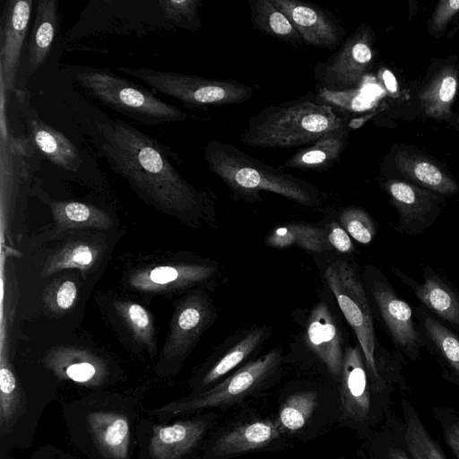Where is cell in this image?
I'll use <instances>...</instances> for the list:
<instances>
[{"label":"cell","instance_id":"6da1fadb","mask_svg":"<svg viewBox=\"0 0 459 459\" xmlns=\"http://www.w3.org/2000/svg\"><path fill=\"white\" fill-rule=\"evenodd\" d=\"M83 100L79 99L74 108L82 130L139 197L187 226L217 228L215 195L190 184L170 161L166 146Z\"/></svg>","mask_w":459,"mask_h":459},{"label":"cell","instance_id":"7a4b0ae2","mask_svg":"<svg viewBox=\"0 0 459 459\" xmlns=\"http://www.w3.org/2000/svg\"><path fill=\"white\" fill-rule=\"evenodd\" d=\"M145 387L124 393L98 390L62 401L73 446L89 459H133Z\"/></svg>","mask_w":459,"mask_h":459},{"label":"cell","instance_id":"3957f363","mask_svg":"<svg viewBox=\"0 0 459 459\" xmlns=\"http://www.w3.org/2000/svg\"><path fill=\"white\" fill-rule=\"evenodd\" d=\"M204 158L211 172L230 189L234 198L247 203L263 201L260 192L279 195L306 207L320 206L325 194L316 185L265 163L235 145L210 140Z\"/></svg>","mask_w":459,"mask_h":459},{"label":"cell","instance_id":"277c9868","mask_svg":"<svg viewBox=\"0 0 459 459\" xmlns=\"http://www.w3.org/2000/svg\"><path fill=\"white\" fill-rule=\"evenodd\" d=\"M349 123L335 108L300 98L261 109L249 119L239 140L254 148L305 147Z\"/></svg>","mask_w":459,"mask_h":459},{"label":"cell","instance_id":"5b68a950","mask_svg":"<svg viewBox=\"0 0 459 459\" xmlns=\"http://www.w3.org/2000/svg\"><path fill=\"white\" fill-rule=\"evenodd\" d=\"M68 74L88 96L143 125L184 121L187 114L108 69L69 66Z\"/></svg>","mask_w":459,"mask_h":459},{"label":"cell","instance_id":"8992f818","mask_svg":"<svg viewBox=\"0 0 459 459\" xmlns=\"http://www.w3.org/2000/svg\"><path fill=\"white\" fill-rule=\"evenodd\" d=\"M325 277L342 315L356 334L370 383L380 391L385 386L379 368L382 349L377 348L373 313L362 275L347 261L337 260L326 267Z\"/></svg>","mask_w":459,"mask_h":459},{"label":"cell","instance_id":"52a82bcc","mask_svg":"<svg viewBox=\"0 0 459 459\" xmlns=\"http://www.w3.org/2000/svg\"><path fill=\"white\" fill-rule=\"evenodd\" d=\"M117 69L191 108L241 104L254 95L252 87L235 80L210 79L145 67L118 66Z\"/></svg>","mask_w":459,"mask_h":459},{"label":"cell","instance_id":"ba28073f","mask_svg":"<svg viewBox=\"0 0 459 459\" xmlns=\"http://www.w3.org/2000/svg\"><path fill=\"white\" fill-rule=\"evenodd\" d=\"M281 359V350L274 348L264 355L245 363L210 389L194 393L159 408H144L143 412L160 423H169L177 416L231 403L255 390L274 374L280 368Z\"/></svg>","mask_w":459,"mask_h":459},{"label":"cell","instance_id":"9c48e42d","mask_svg":"<svg viewBox=\"0 0 459 459\" xmlns=\"http://www.w3.org/2000/svg\"><path fill=\"white\" fill-rule=\"evenodd\" d=\"M362 280L372 313L377 314L396 351L411 361L418 360L425 341L410 304L375 265L365 266Z\"/></svg>","mask_w":459,"mask_h":459},{"label":"cell","instance_id":"30bf717a","mask_svg":"<svg viewBox=\"0 0 459 459\" xmlns=\"http://www.w3.org/2000/svg\"><path fill=\"white\" fill-rule=\"evenodd\" d=\"M217 316L218 309L205 290L192 291L181 299L160 352L157 373L160 376L172 374V367L189 354Z\"/></svg>","mask_w":459,"mask_h":459},{"label":"cell","instance_id":"8fae6325","mask_svg":"<svg viewBox=\"0 0 459 459\" xmlns=\"http://www.w3.org/2000/svg\"><path fill=\"white\" fill-rule=\"evenodd\" d=\"M374 57V33L369 26L360 24L328 59L316 63L314 71L317 89L358 90Z\"/></svg>","mask_w":459,"mask_h":459},{"label":"cell","instance_id":"7c38bea8","mask_svg":"<svg viewBox=\"0 0 459 459\" xmlns=\"http://www.w3.org/2000/svg\"><path fill=\"white\" fill-rule=\"evenodd\" d=\"M208 426L203 418L160 423L144 413L135 430L137 459H187Z\"/></svg>","mask_w":459,"mask_h":459},{"label":"cell","instance_id":"4fadbf2b","mask_svg":"<svg viewBox=\"0 0 459 459\" xmlns=\"http://www.w3.org/2000/svg\"><path fill=\"white\" fill-rule=\"evenodd\" d=\"M223 279L217 262L199 259L137 270L129 276L128 284L133 290L152 293L212 290Z\"/></svg>","mask_w":459,"mask_h":459},{"label":"cell","instance_id":"5bb4252c","mask_svg":"<svg viewBox=\"0 0 459 459\" xmlns=\"http://www.w3.org/2000/svg\"><path fill=\"white\" fill-rule=\"evenodd\" d=\"M382 186L398 213L394 230L400 234L422 235L437 221L445 205L443 195L411 182L388 179Z\"/></svg>","mask_w":459,"mask_h":459},{"label":"cell","instance_id":"9a60e30c","mask_svg":"<svg viewBox=\"0 0 459 459\" xmlns=\"http://www.w3.org/2000/svg\"><path fill=\"white\" fill-rule=\"evenodd\" d=\"M271 2L288 16L304 44L333 50L344 41V28L328 10L300 0Z\"/></svg>","mask_w":459,"mask_h":459},{"label":"cell","instance_id":"2e32d148","mask_svg":"<svg viewBox=\"0 0 459 459\" xmlns=\"http://www.w3.org/2000/svg\"><path fill=\"white\" fill-rule=\"evenodd\" d=\"M43 365L56 380L70 381L93 391L104 390L111 381L107 362L81 348L52 349L45 356Z\"/></svg>","mask_w":459,"mask_h":459},{"label":"cell","instance_id":"e0dca14e","mask_svg":"<svg viewBox=\"0 0 459 459\" xmlns=\"http://www.w3.org/2000/svg\"><path fill=\"white\" fill-rule=\"evenodd\" d=\"M391 271L425 308L459 334V290L452 282L429 265L423 267L421 282L395 266Z\"/></svg>","mask_w":459,"mask_h":459},{"label":"cell","instance_id":"ac0fdd59","mask_svg":"<svg viewBox=\"0 0 459 459\" xmlns=\"http://www.w3.org/2000/svg\"><path fill=\"white\" fill-rule=\"evenodd\" d=\"M304 342L333 377L342 376V333L339 321L326 303L320 301L310 310L304 327Z\"/></svg>","mask_w":459,"mask_h":459},{"label":"cell","instance_id":"d6986e66","mask_svg":"<svg viewBox=\"0 0 459 459\" xmlns=\"http://www.w3.org/2000/svg\"><path fill=\"white\" fill-rule=\"evenodd\" d=\"M16 95L23 102L22 110L27 127V139L40 157L62 170L78 172L83 162L75 144L41 119L37 110L24 101L21 93Z\"/></svg>","mask_w":459,"mask_h":459},{"label":"cell","instance_id":"ffe728a7","mask_svg":"<svg viewBox=\"0 0 459 459\" xmlns=\"http://www.w3.org/2000/svg\"><path fill=\"white\" fill-rule=\"evenodd\" d=\"M32 0H9L5 3L1 26L0 69L3 86L14 91L21 56L28 32Z\"/></svg>","mask_w":459,"mask_h":459},{"label":"cell","instance_id":"44dd1931","mask_svg":"<svg viewBox=\"0 0 459 459\" xmlns=\"http://www.w3.org/2000/svg\"><path fill=\"white\" fill-rule=\"evenodd\" d=\"M268 325H253L238 330L219 347L216 358L196 384L197 392L213 384L257 353L271 335Z\"/></svg>","mask_w":459,"mask_h":459},{"label":"cell","instance_id":"7402d4cb","mask_svg":"<svg viewBox=\"0 0 459 459\" xmlns=\"http://www.w3.org/2000/svg\"><path fill=\"white\" fill-rule=\"evenodd\" d=\"M341 398L345 411L364 421L371 407L370 384L362 351L359 346L344 349Z\"/></svg>","mask_w":459,"mask_h":459},{"label":"cell","instance_id":"603a6c76","mask_svg":"<svg viewBox=\"0 0 459 459\" xmlns=\"http://www.w3.org/2000/svg\"><path fill=\"white\" fill-rule=\"evenodd\" d=\"M413 313L424 337L425 347L436 355L445 370L459 382V334L422 305L417 307Z\"/></svg>","mask_w":459,"mask_h":459},{"label":"cell","instance_id":"cb8c5ba5","mask_svg":"<svg viewBox=\"0 0 459 459\" xmlns=\"http://www.w3.org/2000/svg\"><path fill=\"white\" fill-rule=\"evenodd\" d=\"M350 126L333 130L313 143L299 149L282 167L306 171H325L340 160L348 144Z\"/></svg>","mask_w":459,"mask_h":459},{"label":"cell","instance_id":"d4e9b609","mask_svg":"<svg viewBox=\"0 0 459 459\" xmlns=\"http://www.w3.org/2000/svg\"><path fill=\"white\" fill-rule=\"evenodd\" d=\"M59 20L58 2L56 0H39L36 17L33 22L28 50L25 76L32 75L48 58Z\"/></svg>","mask_w":459,"mask_h":459},{"label":"cell","instance_id":"484cf974","mask_svg":"<svg viewBox=\"0 0 459 459\" xmlns=\"http://www.w3.org/2000/svg\"><path fill=\"white\" fill-rule=\"evenodd\" d=\"M396 169L411 183L441 195L459 192L458 183L446 172L427 158L398 152L394 156Z\"/></svg>","mask_w":459,"mask_h":459},{"label":"cell","instance_id":"4316f807","mask_svg":"<svg viewBox=\"0 0 459 459\" xmlns=\"http://www.w3.org/2000/svg\"><path fill=\"white\" fill-rule=\"evenodd\" d=\"M281 435V428L272 420H254L221 435L214 443L216 455H235L262 448Z\"/></svg>","mask_w":459,"mask_h":459},{"label":"cell","instance_id":"83f0119b","mask_svg":"<svg viewBox=\"0 0 459 459\" xmlns=\"http://www.w3.org/2000/svg\"><path fill=\"white\" fill-rule=\"evenodd\" d=\"M264 243L278 249L297 246L313 253L332 249L325 228L307 222H290L275 227L265 236Z\"/></svg>","mask_w":459,"mask_h":459},{"label":"cell","instance_id":"f1b7e54d","mask_svg":"<svg viewBox=\"0 0 459 459\" xmlns=\"http://www.w3.org/2000/svg\"><path fill=\"white\" fill-rule=\"evenodd\" d=\"M457 89L458 77L455 69L452 66L442 67L420 91L421 109L432 118H449Z\"/></svg>","mask_w":459,"mask_h":459},{"label":"cell","instance_id":"f546056e","mask_svg":"<svg viewBox=\"0 0 459 459\" xmlns=\"http://www.w3.org/2000/svg\"><path fill=\"white\" fill-rule=\"evenodd\" d=\"M54 221L62 230L96 228L108 230L112 225L108 213L95 205L75 201H49Z\"/></svg>","mask_w":459,"mask_h":459},{"label":"cell","instance_id":"4dcf8cb0","mask_svg":"<svg viewBox=\"0 0 459 459\" xmlns=\"http://www.w3.org/2000/svg\"><path fill=\"white\" fill-rule=\"evenodd\" d=\"M252 25L263 33L298 47L304 44L288 16L271 0H249Z\"/></svg>","mask_w":459,"mask_h":459},{"label":"cell","instance_id":"1f68e13d","mask_svg":"<svg viewBox=\"0 0 459 459\" xmlns=\"http://www.w3.org/2000/svg\"><path fill=\"white\" fill-rule=\"evenodd\" d=\"M404 431L403 442L411 459H446L438 444L432 438L411 403L402 401Z\"/></svg>","mask_w":459,"mask_h":459},{"label":"cell","instance_id":"d6a6232c","mask_svg":"<svg viewBox=\"0 0 459 459\" xmlns=\"http://www.w3.org/2000/svg\"><path fill=\"white\" fill-rule=\"evenodd\" d=\"M99 247L82 241L69 242L50 255L42 270L44 277L65 269L90 270L99 259Z\"/></svg>","mask_w":459,"mask_h":459},{"label":"cell","instance_id":"836d02e7","mask_svg":"<svg viewBox=\"0 0 459 459\" xmlns=\"http://www.w3.org/2000/svg\"><path fill=\"white\" fill-rule=\"evenodd\" d=\"M114 307L132 332L134 339L148 350L150 356L156 352V342L150 313L140 304L117 300Z\"/></svg>","mask_w":459,"mask_h":459},{"label":"cell","instance_id":"e575fe53","mask_svg":"<svg viewBox=\"0 0 459 459\" xmlns=\"http://www.w3.org/2000/svg\"><path fill=\"white\" fill-rule=\"evenodd\" d=\"M316 403L312 391L296 393L288 397L279 411L281 427L290 432L300 429L310 418Z\"/></svg>","mask_w":459,"mask_h":459},{"label":"cell","instance_id":"d590c367","mask_svg":"<svg viewBox=\"0 0 459 459\" xmlns=\"http://www.w3.org/2000/svg\"><path fill=\"white\" fill-rule=\"evenodd\" d=\"M339 222L351 238L363 245L371 243L377 232L374 219L359 207L342 208L339 214Z\"/></svg>","mask_w":459,"mask_h":459},{"label":"cell","instance_id":"8d00e7d4","mask_svg":"<svg viewBox=\"0 0 459 459\" xmlns=\"http://www.w3.org/2000/svg\"><path fill=\"white\" fill-rule=\"evenodd\" d=\"M158 4L162 14L173 25L189 31L201 28V0H163L159 1Z\"/></svg>","mask_w":459,"mask_h":459},{"label":"cell","instance_id":"74e56055","mask_svg":"<svg viewBox=\"0 0 459 459\" xmlns=\"http://www.w3.org/2000/svg\"><path fill=\"white\" fill-rule=\"evenodd\" d=\"M78 297L76 283L70 279L56 280L44 294V302L53 313H65L73 308Z\"/></svg>","mask_w":459,"mask_h":459},{"label":"cell","instance_id":"f35d334b","mask_svg":"<svg viewBox=\"0 0 459 459\" xmlns=\"http://www.w3.org/2000/svg\"><path fill=\"white\" fill-rule=\"evenodd\" d=\"M433 412L440 423L447 446L459 459V416L446 408H436Z\"/></svg>","mask_w":459,"mask_h":459},{"label":"cell","instance_id":"ab89813d","mask_svg":"<svg viewBox=\"0 0 459 459\" xmlns=\"http://www.w3.org/2000/svg\"><path fill=\"white\" fill-rule=\"evenodd\" d=\"M324 228L327 242L332 249L342 254H352L354 252L355 247L351 238L338 222L332 221Z\"/></svg>","mask_w":459,"mask_h":459},{"label":"cell","instance_id":"60d3db41","mask_svg":"<svg viewBox=\"0 0 459 459\" xmlns=\"http://www.w3.org/2000/svg\"><path fill=\"white\" fill-rule=\"evenodd\" d=\"M458 12L459 0L439 1L430 19L429 29L434 32L442 31Z\"/></svg>","mask_w":459,"mask_h":459},{"label":"cell","instance_id":"b9f144b4","mask_svg":"<svg viewBox=\"0 0 459 459\" xmlns=\"http://www.w3.org/2000/svg\"><path fill=\"white\" fill-rule=\"evenodd\" d=\"M75 456L53 445H46L35 451L30 459H75Z\"/></svg>","mask_w":459,"mask_h":459},{"label":"cell","instance_id":"7bdbcfd3","mask_svg":"<svg viewBox=\"0 0 459 459\" xmlns=\"http://www.w3.org/2000/svg\"><path fill=\"white\" fill-rule=\"evenodd\" d=\"M379 77L388 93L396 94L398 92L399 85L397 79L389 69L384 68L379 71Z\"/></svg>","mask_w":459,"mask_h":459},{"label":"cell","instance_id":"ee69618b","mask_svg":"<svg viewBox=\"0 0 459 459\" xmlns=\"http://www.w3.org/2000/svg\"><path fill=\"white\" fill-rule=\"evenodd\" d=\"M387 459H411L405 448L404 442L403 446H397L390 447L387 452Z\"/></svg>","mask_w":459,"mask_h":459},{"label":"cell","instance_id":"f6af8a7d","mask_svg":"<svg viewBox=\"0 0 459 459\" xmlns=\"http://www.w3.org/2000/svg\"><path fill=\"white\" fill-rule=\"evenodd\" d=\"M75 459H89V458H87V457H85V458L78 457V456L76 455V456H75Z\"/></svg>","mask_w":459,"mask_h":459},{"label":"cell","instance_id":"bcb514c9","mask_svg":"<svg viewBox=\"0 0 459 459\" xmlns=\"http://www.w3.org/2000/svg\"><path fill=\"white\" fill-rule=\"evenodd\" d=\"M457 122H459V116H458V117H457Z\"/></svg>","mask_w":459,"mask_h":459}]
</instances>
